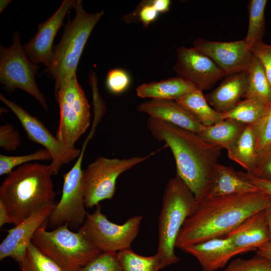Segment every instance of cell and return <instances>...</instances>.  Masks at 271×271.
Listing matches in <instances>:
<instances>
[{"label":"cell","instance_id":"1","mask_svg":"<svg viewBox=\"0 0 271 271\" xmlns=\"http://www.w3.org/2000/svg\"><path fill=\"white\" fill-rule=\"evenodd\" d=\"M271 204V196L261 191L205 198L184 222L176 248L224 236L250 215Z\"/></svg>","mask_w":271,"mask_h":271},{"label":"cell","instance_id":"2","mask_svg":"<svg viewBox=\"0 0 271 271\" xmlns=\"http://www.w3.org/2000/svg\"><path fill=\"white\" fill-rule=\"evenodd\" d=\"M147 127L157 140L171 149L177 174L199 202L209 189L213 171L222 149L203 140L197 133L150 117Z\"/></svg>","mask_w":271,"mask_h":271},{"label":"cell","instance_id":"3","mask_svg":"<svg viewBox=\"0 0 271 271\" xmlns=\"http://www.w3.org/2000/svg\"><path fill=\"white\" fill-rule=\"evenodd\" d=\"M52 175L50 165L36 163L22 165L7 175L0 187V201L15 226L54 204Z\"/></svg>","mask_w":271,"mask_h":271},{"label":"cell","instance_id":"4","mask_svg":"<svg viewBox=\"0 0 271 271\" xmlns=\"http://www.w3.org/2000/svg\"><path fill=\"white\" fill-rule=\"evenodd\" d=\"M75 14L65 26L61 39L54 48L45 72L55 82V86L76 75L77 67L93 29L104 14L86 12L81 1H75Z\"/></svg>","mask_w":271,"mask_h":271},{"label":"cell","instance_id":"5","mask_svg":"<svg viewBox=\"0 0 271 271\" xmlns=\"http://www.w3.org/2000/svg\"><path fill=\"white\" fill-rule=\"evenodd\" d=\"M198 202L177 176L169 179L163 196L159 217L157 253L166 266L179 261L175 252L176 242L184 222L195 210Z\"/></svg>","mask_w":271,"mask_h":271},{"label":"cell","instance_id":"6","mask_svg":"<svg viewBox=\"0 0 271 271\" xmlns=\"http://www.w3.org/2000/svg\"><path fill=\"white\" fill-rule=\"evenodd\" d=\"M31 242L66 271L76 270L102 252L80 231L73 232L67 224L48 231L44 224Z\"/></svg>","mask_w":271,"mask_h":271},{"label":"cell","instance_id":"7","mask_svg":"<svg viewBox=\"0 0 271 271\" xmlns=\"http://www.w3.org/2000/svg\"><path fill=\"white\" fill-rule=\"evenodd\" d=\"M60 120L56 137L63 144L74 147L90 123V108L76 75L55 86Z\"/></svg>","mask_w":271,"mask_h":271},{"label":"cell","instance_id":"8","mask_svg":"<svg viewBox=\"0 0 271 271\" xmlns=\"http://www.w3.org/2000/svg\"><path fill=\"white\" fill-rule=\"evenodd\" d=\"M143 218L142 215H136L117 224L110 221L98 205L92 213L87 214L79 230L101 252H118L131 248Z\"/></svg>","mask_w":271,"mask_h":271},{"label":"cell","instance_id":"9","mask_svg":"<svg viewBox=\"0 0 271 271\" xmlns=\"http://www.w3.org/2000/svg\"><path fill=\"white\" fill-rule=\"evenodd\" d=\"M148 156L125 159L99 157L84 170L85 205L91 208L100 202L111 199L117 178L122 173L146 160Z\"/></svg>","mask_w":271,"mask_h":271},{"label":"cell","instance_id":"10","mask_svg":"<svg viewBox=\"0 0 271 271\" xmlns=\"http://www.w3.org/2000/svg\"><path fill=\"white\" fill-rule=\"evenodd\" d=\"M87 142L83 145L81 153L72 168L63 176L62 193L58 203L52 211L48 222L50 226L58 227L67 224L76 229L82 225L87 213L85 205L84 170L82 163Z\"/></svg>","mask_w":271,"mask_h":271},{"label":"cell","instance_id":"11","mask_svg":"<svg viewBox=\"0 0 271 271\" xmlns=\"http://www.w3.org/2000/svg\"><path fill=\"white\" fill-rule=\"evenodd\" d=\"M38 66L33 63L22 46L20 35H14L11 45L0 47V82L11 88L25 91L36 98L46 110L48 106L35 81Z\"/></svg>","mask_w":271,"mask_h":271},{"label":"cell","instance_id":"12","mask_svg":"<svg viewBox=\"0 0 271 271\" xmlns=\"http://www.w3.org/2000/svg\"><path fill=\"white\" fill-rule=\"evenodd\" d=\"M0 99L17 117L29 139L41 145L50 153L52 160L49 165L53 175H57L63 165L78 158L81 153L80 149L63 144L39 119L2 94Z\"/></svg>","mask_w":271,"mask_h":271},{"label":"cell","instance_id":"13","mask_svg":"<svg viewBox=\"0 0 271 271\" xmlns=\"http://www.w3.org/2000/svg\"><path fill=\"white\" fill-rule=\"evenodd\" d=\"M173 70L179 77L202 91L210 89L227 75L209 57L193 47L177 49V61Z\"/></svg>","mask_w":271,"mask_h":271},{"label":"cell","instance_id":"14","mask_svg":"<svg viewBox=\"0 0 271 271\" xmlns=\"http://www.w3.org/2000/svg\"><path fill=\"white\" fill-rule=\"evenodd\" d=\"M193 48L212 60L226 75L247 71L252 53L244 39L232 42H217L199 38Z\"/></svg>","mask_w":271,"mask_h":271},{"label":"cell","instance_id":"15","mask_svg":"<svg viewBox=\"0 0 271 271\" xmlns=\"http://www.w3.org/2000/svg\"><path fill=\"white\" fill-rule=\"evenodd\" d=\"M75 0H64L58 10L47 21L40 24L34 37L24 46V50L34 64L48 66L53 55L55 38L63 24L69 11L73 8Z\"/></svg>","mask_w":271,"mask_h":271},{"label":"cell","instance_id":"16","mask_svg":"<svg viewBox=\"0 0 271 271\" xmlns=\"http://www.w3.org/2000/svg\"><path fill=\"white\" fill-rule=\"evenodd\" d=\"M55 204L46 206L14 227L7 230L8 234L0 244V259L11 257L18 262L24 257L32 237L48 219L55 207Z\"/></svg>","mask_w":271,"mask_h":271},{"label":"cell","instance_id":"17","mask_svg":"<svg viewBox=\"0 0 271 271\" xmlns=\"http://www.w3.org/2000/svg\"><path fill=\"white\" fill-rule=\"evenodd\" d=\"M241 254L258 248L271 241L264 210L246 218L225 235Z\"/></svg>","mask_w":271,"mask_h":271},{"label":"cell","instance_id":"18","mask_svg":"<svg viewBox=\"0 0 271 271\" xmlns=\"http://www.w3.org/2000/svg\"><path fill=\"white\" fill-rule=\"evenodd\" d=\"M182 250L194 256L203 271L223 268L233 257L241 254L225 236L189 245Z\"/></svg>","mask_w":271,"mask_h":271},{"label":"cell","instance_id":"19","mask_svg":"<svg viewBox=\"0 0 271 271\" xmlns=\"http://www.w3.org/2000/svg\"><path fill=\"white\" fill-rule=\"evenodd\" d=\"M140 112L182 128L199 133L204 127L189 111L175 100L153 99L141 103Z\"/></svg>","mask_w":271,"mask_h":271},{"label":"cell","instance_id":"20","mask_svg":"<svg viewBox=\"0 0 271 271\" xmlns=\"http://www.w3.org/2000/svg\"><path fill=\"white\" fill-rule=\"evenodd\" d=\"M247 86V72L233 74L224 79L205 97L216 111L225 113L232 110L241 100Z\"/></svg>","mask_w":271,"mask_h":271},{"label":"cell","instance_id":"21","mask_svg":"<svg viewBox=\"0 0 271 271\" xmlns=\"http://www.w3.org/2000/svg\"><path fill=\"white\" fill-rule=\"evenodd\" d=\"M258 191L256 187L241 177L233 168L218 163L215 167L211 183L205 198Z\"/></svg>","mask_w":271,"mask_h":271},{"label":"cell","instance_id":"22","mask_svg":"<svg viewBox=\"0 0 271 271\" xmlns=\"http://www.w3.org/2000/svg\"><path fill=\"white\" fill-rule=\"evenodd\" d=\"M197 89L191 82L178 76L144 83L137 87L136 92L138 96L142 98L175 101Z\"/></svg>","mask_w":271,"mask_h":271},{"label":"cell","instance_id":"23","mask_svg":"<svg viewBox=\"0 0 271 271\" xmlns=\"http://www.w3.org/2000/svg\"><path fill=\"white\" fill-rule=\"evenodd\" d=\"M247 125L231 119L204 126L198 134L204 141L216 145L227 152L230 150Z\"/></svg>","mask_w":271,"mask_h":271},{"label":"cell","instance_id":"24","mask_svg":"<svg viewBox=\"0 0 271 271\" xmlns=\"http://www.w3.org/2000/svg\"><path fill=\"white\" fill-rule=\"evenodd\" d=\"M189 111L203 125L210 126L223 120V113L212 108L202 90L197 89L175 100Z\"/></svg>","mask_w":271,"mask_h":271},{"label":"cell","instance_id":"25","mask_svg":"<svg viewBox=\"0 0 271 271\" xmlns=\"http://www.w3.org/2000/svg\"><path fill=\"white\" fill-rule=\"evenodd\" d=\"M247 72V86L243 98L271 105V85L259 60L253 54Z\"/></svg>","mask_w":271,"mask_h":271},{"label":"cell","instance_id":"26","mask_svg":"<svg viewBox=\"0 0 271 271\" xmlns=\"http://www.w3.org/2000/svg\"><path fill=\"white\" fill-rule=\"evenodd\" d=\"M227 152L228 157L251 174L257 158L255 141L251 125H247L233 148Z\"/></svg>","mask_w":271,"mask_h":271},{"label":"cell","instance_id":"27","mask_svg":"<svg viewBox=\"0 0 271 271\" xmlns=\"http://www.w3.org/2000/svg\"><path fill=\"white\" fill-rule=\"evenodd\" d=\"M117 254L122 271H159L167 266L157 253L145 256L136 253L129 248Z\"/></svg>","mask_w":271,"mask_h":271},{"label":"cell","instance_id":"28","mask_svg":"<svg viewBox=\"0 0 271 271\" xmlns=\"http://www.w3.org/2000/svg\"><path fill=\"white\" fill-rule=\"evenodd\" d=\"M270 106L253 99L244 98L232 110L223 113L224 118L252 125L264 115Z\"/></svg>","mask_w":271,"mask_h":271},{"label":"cell","instance_id":"29","mask_svg":"<svg viewBox=\"0 0 271 271\" xmlns=\"http://www.w3.org/2000/svg\"><path fill=\"white\" fill-rule=\"evenodd\" d=\"M266 0H250L248 5V27L244 39L251 48L256 42L262 41L265 29L264 11Z\"/></svg>","mask_w":271,"mask_h":271},{"label":"cell","instance_id":"30","mask_svg":"<svg viewBox=\"0 0 271 271\" xmlns=\"http://www.w3.org/2000/svg\"><path fill=\"white\" fill-rule=\"evenodd\" d=\"M18 263L21 271H66L42 253L32 242L24 257Z\"/></svg>","mask_w":271,"mask_h":271},{"label":"cell","instance_id":"31","mask_svg":"<svg viewBox=\"0 0 271 271\" xmlns=\"http://www.w3.org/2000/svg\"><path fill=\"white\" fill-rule=\"evenodd\" d=\"M52 156L46 149L21 156L0 155V176L8 175L14 168L35 161L52 160Z\"/></svg>","mask_w":271,"mask_h":271},{"label":"cell","instance_id":"32","mask_svg":"<svg viewBox=\"0 0 271 271\" xmlns=\"http://www.w3.org/2000/svg\"><path fill=\"white\" fill-rule=\"evenodd\" d=\"M257 155L271 149V106L258 120L251 125Z\"/></svg>","mask_w":271,"mask_h":271},{"label":"cell","instance_id":"33","mask_svg":"<svg viewBox=\"0 0 271 271\" xmlns=\"http://www.w3.org/2000/svg\"><path fill=\"white\" fill-rule=\"evenodd\" d=\"M117 253L102 252L75 271H122Z\"/></svg>","mask_w":271,"mask_h":271},{"label":"cell","instance_id":"34","mask_svg":"<svg viewBox=\"0 0 271 271\" xmlns=\"http://www.w3.org/2000/svg\"><path fill=\"white\" fill-rule=\"evenodd\" d=\"M221 271H271V261L256 254L249 259H235Z\"/></svg>","mask_w":271,"mask_h":271},{"label":"cell","instance_id":"35","mask_svg":"<svg viewBox=\"0 0 271 271\" xmlns=\"http://www.w3.org/2000/svg\"><path fill=\"white\" fill-rule=\"evenodd\" d=\"M129 84V78L123 70L114 69L107 73L106 85L108 90L112 93L119 94L124 91Z\"/></svg>","mask_w":271,"mask_h":271},{"label":"cell","instance_id":"36","mask_svg":"<svg viewBox=\"0 0 271 271\" xmlns=\"http://www.w3.org/2000/svg\"><path fill=\"white\" fill-rule=\"evenodd\" d=\"M21 144L18 131L10 123L0 126V146L8 152L16 150Z\"/></svg>","mask_w":271,"mask_h":271},{"label":"cell","instance_id":"37","mask_svg":"<svg viewBox=\"0 0 271 271\" xmlns=\"http://www.w3.org/2000/svg\"><path fill=\"white\" fill-rule=\"evenodd\" d=\"M250 48L252 53L261 63L271 85V45L262 41L255 43Z\"/></svg>","mask_w":271,"mask_h":271},{"label":"cell","instance_id":"38","mask_svg":"<svg viewBox=\"0 0 271 271\" xmlns=\"http://www.w3.org/2000/svg\"><path fill=\"white\" fill-rule=\"evenodd\" d=\"M249 175L271 181V149L257 155L252 171Z\"/></svg>","mask_w":271,"mask_h":271},{"label":"cell","instance_id":"39","mask_svg":"<svg viewBox=\"0 0 271 271\" xmlns=\"http://www.w3.org/2000/svg\"><path fill=\"white\" fill-rule=\"evenodd\" d=\"M138 10L139 19L145 27L156 20L159 13L152 5V1L142 3Z\"/></svg>","mask_w":271,"mask_h":271},{"label":"cell","instance_id":"40","mask_svg":"<svg viewBox=\"0 0 271 271\" xmlns=\"http://www.w3.org/2000/svg\"><path fill=\"white\" fill-rule=\"evenodd\" d=\"M237 172L241 177L250 181L260 191L271 196V181L258 178L246 172L242 171H238Z\"/></svg>","mask_w":271,"mask_h":271},{"label":"cell","instance_id":"41","mask_svg":"<svg viewBox=\"0 0 271 271\" xmlns=\"http://www.w3.org/2000/svg\"><path fill=\"white\" fill-rule=\"evenodd\" d=\"M170 1L169 0L152 1V4L159 13H165L169 11Z\"/></svg>","mask_w":271,"mask_h":271},{"label":"cell","instance_id":"42","mask_svg":"<svg viewBox=\"0 0 271 271\" xmlns=\"http://www.w3.org/2000/svg\"><path fill=\"white\" fill-rule=\"evenodd\" d=\"M6 223L13 222L5 205L0 201V227L2 228Z\"/></svg>","mask_w":271,"mask_h":271},{"label":"cell","instance_id":"43","mask_svg":"<svg viewBox=\"0 0 271 271\" xmlns=\"http://www.w3.org/2000/svg\"><path fill=\"white\" fill-rule=\"evenodd\" d=\"M256 254L271 261V241L258 248Z\"/></svg>","mask_w":271,"mask_h":271},{"label":"cell","instance_id":"44","mask_svg":"<svg viewBox=\"0 0 271 271\" xmlns=\"http://www.w3.org/2000/svg\"><path fill=\"white\" fill-rule=\"evenodd\" d=\"M264 212L268 224L271 235V204L264 209Z\"/></svg>","mask_w":271,"mask_h":271},{"label":"cell","instance_id":"45","mask_svg":"<svg viewBox=\"0 0 271 271\" xmlns=\"http://www.w3.org/2000/svg\"><path fill=\"white\" fill-rule=\"evenodd\" d=\"M12 1L10 0H1L0 1V13L1 14L6 8L11 3Z\"/></svg>","mask_w":271,"mask_h":271}]
</instances>
